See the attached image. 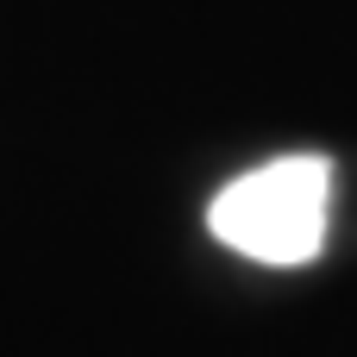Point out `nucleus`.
Segmentation results:
<instances>
[{
	"mask_svg": "<svg viewBox=\"0 0 357 357\" xmlns=\"http://www.w3.org/2000/svg\"><path fill=\"white\" fill-rule=\"evenodd\" d=\"M326 213H333V163L314 151H295V157H276V163L226 182L207 207V226L238 257L295 270V264L320 257Z\"/></svg>",
	"mask_w": 357,
	"mask_h": 357,
	"instance_id": "nucleus-1",
	"label": "nucleus"
}]
</instances>
